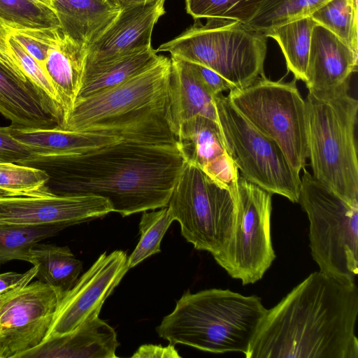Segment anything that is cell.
<instances>
[{
  "label": "cell",
  "mask_w": 358,
  "mask_h": 358,
  "mask_svg": "<svg viewBox=\"0 0 358 358\" xmlns=\"http://www.w3.org/2000/svg\"><path fill=\"white\" fill-rule=\"evenodd\" d=\"M186 161L178 145L120 139L82 154L38 157L45 190L106 199L122 217L166 206Z\"/></svg>",
  "instance_id": "obj_1"
},
{
  "label": "cell",
  "mask_w": 358,
  "mask_h": 358,
  "mask_svg": "<svg viewBox=\"0 0 358 358\" xmlns=\"http://www.w3.org/2000/svg\"><path fill=\"white\" fill-rule=\"evenodd\" d=\"M355 281L310 274L267 310L246 358H358Z\"/></svg>",
  "instance_id": "obj_2"
},
{
  "label": "cell",
  "mask_w": 358,
  "mask_h": 358,
  "mask_svg": "<svg viewBox=\"0 0 358 358\" xmlns=\"http://www.w3.org/2000/svg\"><path fill=\"white\" fill-rule=\"evenodd\" d=\"M171 59L162 56L156 64L124 83L78 99L57 127L145 143L178 145L166 119Z\"/></svg>",
  "instance_id": "obj_3"
},
{
  "label": "cell",
  "mask_w": 358,
  "mask_h": 358,
  "mask_svg": "<svg viewBox=\"0 0 358 358\" xmlns=\"http://www.w3.org/2000/svg\"><path fill=\"white\" fill-rule=\"evenodd\" d=\"M267 309L259 297L229 289L187 291L156 327L170 344L212 353L248 352Z\"/></svg>",
  "instance_id": "obj_4"
},
{
  "label": "cell",
  "mask_w": 358,
  "mask_h": 358,
  "mask_svg": "<svg viewBox=\"0 0 358 358\" xmlns=\"http://www.w3.org/2000/svg\"><path fill=\"white\" fill-rule=\"evenodd\" d=\"M348 90L309 91L305 99L308 154L317 180L358 203V101Z\"/></svg>",
  "instance_id": "obj_5"
},
{
  "label": "cell",
  "mask_w": 358,
  "mask_h": 358,
  "mask_svg": "<svg viewBox=\"0 0 358 358\" xmlns=\"http://www.w3.org/2000/svg\"><path fill=\"white\" fill-rule=\"evenodd\" d=\"M155 50L207 66L239 89L264 75L267 37L235 20L207 19Z\"/></svg>",
  "instance_id": "obj_6"
},
{
  "label": "cell",
  "mask_w": 358,
  "mask_h": 358,
  "mask_svg": "<svg viewBox=\"0 0 358 358\" xmlns=\"http://www.w3.org/2000/svg\"><path fill=\"white\" fill-rule=\"evenodd\" d=\"M298 203L308 217L311 255L320 271L355 281L358 273V203L340 196L305 169Z\"/></svg>",
  "instance_id": "obj_7"
},
{
  "label": "cell",
  "mask_w": 358,
  "mask_h": 358,
  "mask_svg": "<svg viewBox=\"0 0 358 358\" xmlns=\"http://www.w3.org/2000/svg\"><path fill=\"white\" fill-rule=\"evenodd\" d=\"M167 206L195 249L210 252L216 262L224 255L236 223L237 193L186 162Z\"/></svg>",
  "instance_id": "obj_8"
},
{
  "label": "cell",
  "mask_w": 358,
  "mask_h": 358,
  "mask_svg": "<svg viewBox=\"0 0 358 358\" xmlns=\"http://www.w3.org/2000/svg\"><path fill=\"white\" fill-rule=\"evenodd\" d=\"M262 75L243 88L229 90L232 106L259 131L274 141L297 173L308 154L306 101L296 85Z\"/></svg>",
  "instance_id": "obj_9"
},
{
  "label": "cell",
  "mask_w": 358,
  "mask_h": 358,
  "mask_svg": "<svg viewBox=\"0 0 358 358\" xmlns=\"http://www.w3.org/2000/svg\"><path fill=\"white\" fill-rule=\"evenodd\" d=\"M226 150L241 176L298 203L301 178L278 145L254 127L222 93L213 96Z\"/></svg>",
  "instance_id": "obj_10"
},
{
  "label": "cell",
  "mask_w": 358,
  "mask_h": 358,
  "mask_svg": "<svg viewBox=\"0 0 358 358\" xmlns=\"http://www.w3.org/2000/svg\"><path fill=\"white\" fill-rule=\"evenodd\" d=\"M271 195L239 175L232 238L217 263L243 285L259 280L275 258L271 237Z\"/></svg>",
  "instance_id": "obj_11"
},
{
  "label": "cell",
  "mask_w": 358,
  "mask_h": 358,
  "mask_svg": "<svg viewBox=\"0 0 358 358\" xmlns=\"http://www.w3.org/2000/svg\"><path fill=\"white\" fill-rule=\"evenodd\" d=\"M63 295L38 280L0 296V358L26 357L45 341Z\"/></svg>",
  "instance_id": "obj_12"
},
{
  "label": "cell",
  "mask_w": 358,
  "mask_h": 358,
  "mask_svg": "<svg viewBox=\"0 0 358 358\" xmlns=\"http://www.w3.org/2000/svg\"><path fill=\"white\" fill-rule=\"evenodd\" d=\"M127 260L122 250L101 254L62 297L44 343L99 317L104 301L129 269Z\"/></svg>",
  "instance_id": "obj_13"
},
{
  "label": "cell",
  "mask_w": 358,
  "mask_h": 358,
  "mask_svg": "<svg viewBox=\"0 0 358 358\" xmlns=\"http://www.w3.org/2000/svg\"><path fill=\"white\" fill-rule=\"evenodd\" d=\"M113 212L105 198L94 195L36 194L0 196V223L70 226Z\"/></svg>",
  "instance_id": "obj_14"
},
{
  "label": "cell",
  "mask_w": 358,
  "mask_h": 358,
  "mask_svg": "<svg viewBox=\"0 0 358 358\" xmlns=\"http://www.w3.org/2000/svg\"><path fill=\"white\" fill-rule=\"evenodd\" d=\"M165 0L121 5L113 22L87 48L86 63L102 62L151 47V36L165 13Z\"/></svg>",
  "instance_id": "obj_15"
},
{
  "label": "cell",
  "mask_w": 358,
  "mask_h": 358,
  "mask_svg": "<svg viewBox=\"0 0 358 358\" xmlns=\"http://www.w3.org/2000/svg\"><path fill=\"white\" fill-rule=\"evenodd\" d=\"M176 138L186 162L237 193L239 172L226 150L217 121L195 116L180 125Z\"/></svg>",
  "instance_id": "obj_16"
},
{
  "label": "cell",
  "mask_w": 358,
  "mask_h": 358,
  "mask_svg": "<svg viewBox=\"0 0 358 358\" xmlns=\"http://www.w3.org/2000/svg\"><path fill=\"white\" fill-rule=\"evenodd\" d=\"M357 64V52L325 27L315 26L306 72L305 83L309 91L349 89Z\"/></svg>",
  "instance_id": "obj_17"
},
{
  "label": "cell",
  "mask_w": 358,
  "mask_h": 358,
  "mask_svg": "<svg viewBox=\"0 0 358 358\" xmlns=\"http://www.w3.org/2000/svg\"><path fill=\"white\" fill-rule=\"evenodd\" d=\"M197 115L217 122L213 96L199 81L186 61L171 56L166 119L175 137L183 122Z\"/></svg>",
  "instance_id": "obj_18"
},
{
  "label": "cell",
  "mask_w": 358,
  "mask_h": 358,
  "mask_svg": "<svg viewBox=\"0 0 358 358\" xmlns=\"http://www.w3.org/2000/svg\"><path fill=\"white\" fill-rule=\"evenodd\" d=\"M119 345L115 329L97 317L43 343L26 357L115 358Z\"/></svg>",
  "instance_id": "obj_19"
},
{
  "label": "cell",
  "mask_w": 358,
  "mask_h": 358,
  "mask_svg": "<svg viewBox=\"0 0 358 358\" xmlns=\"http://www.w3.org/2000/svg\"><path fill=\"white\" fill-rule=\"evenodd\" d=\"M62 32L88 48L113 22L121 5L113 0H52Z\"/></svg>",
  "instance_id": "obj_20"
},
{
  "label": "cell",
  "mask_w": 358,
  "mask_h": 358,
  "mask_svg": "<svg viewBox=\"0 0 358 358\" xmlns=\"http://www.w3.org/2000/svg\"><path fill=\"white\" fill-rule=\"evenodd\" d=\"M87 55V48L62 32L48 52L44 69L57 93L63 113L62 122L78 97Z\"/></svg>",
  "instance_id": "obj_21"
},
{
  "label": "cell",
  "mask_w": 358,
  "mask_h": 358,
  "mask_svg": "<svg viewBox=\"0 0 358 358\" xmlns=\"http://www.w3.org/2000/svg\"><path fill=\"white\" fill-rule=\"evenodd\" d=\"M0 113L15 128L47 129L57 125L32 85L18 80L1 65Z\"/></svg>",
  "instance_id": "obj_22"
},
{
  "label": "cell",
  "mask_w": 358,
  "mask_h": 358,
  "mask_svg": "<svg viewBox=\"0 0 358 358\" xmlns=\"http://www.w3.org/2000/svg\"><path fill=\"white\" fill-rule=\"evenodd\" d=\"M12 136L30 147L38 157L82 154L123 139L117 136L75 131L57 127L47 129H20L11 127Z\"/></svg>",
  "instance_id": "obj_23"
},
{
  "label": "cell",
  "mask_w": 358,
  "mask_h": 358,
  "mask_svg": "<svg viewBox=\"0 0 358 358\" xmlns=\"http://www.w3.org/2000/svg\"><path fill=\"white\" fill-rule=\"evenodd\" d=\"M162 57L150 47L111 59L85 63L78 99L91 96L121 84L156 64Z\"/></svg>",
  "instance_id": "obj_24"
},
{
  "label": "cell",
  "mask_w": 358,
  "mask_h": 358,
  "mask_svg": "<svg viewBox=\"0 0 358 358\" xmlns=\"http://www.w3.org/2000/svg\"><path fill=\"white\" fill-rule=\"evenodd\" d=\"M28 262L37 268L36 278L64 296L75 285L83 263L67 246L37 243L30 250Z\"/></svg>",
  "instance_id": "obj_25"
},
{
  "label": "cell",
  "mask_w": 358,
  "mask_h": 358,
  "mask_svg": "<svg viewBox=\"0 0 358 358\" xmlns=\"http://www.w3.org/2000/svg\"><path fill=\"white\" fill-rule=\"evenodd\" d=\"M317 23L310 17H301L268 29L262 33L273 38L285 57L287 69L296 80L305 83L313 28Z\"/></svg>",
  "instance_id": "obj_26"
},
{
  "label": "cell",
  "mask_w": 358,
  "mask_h": 358,
  "mask_svg": "<svg viewBox=\"0 0 358 358\" xmlns=\"http://www.w3.org/2000/svg\"><path fill=\"white\" fill-rule=\"evenodd\" d=\"M64 229L57 224L0 223V265L12 260L28 262L33 246Z\"/></svg>",
  "instance_id": "obj_27"
},
{
  "label": "cell",
  "mask_w": 358,
  "mask_h": 358,
  "mask_svg": "<svg viewBox=\"0 0 358 358\" xmlns=\"http://www.w3.org/2000/svg\"><path fill=\"white\" fill-rule=\"evenodd\" d=\"M310 17L358 53V5L352 0H329Z\"/></svg>",
  "instance_id": "obj_28"
},
{
  "label": "cell",
  "mask_w": 358,
  "mask_h": 358,
  "mask_svg": "<svg viewBox=\"0 0 358 358\" xmlns=\"http://www.w3.org/2000/svg\"><path fill=\"white\" fill-rule=\"evenodd\" d=\"M329 0H265L259 10L248 23L251 28L263 32L291 21L310 16ZM358 4V0H352Z\"/></svg>",
  "instance_id": "obj_29"
},
{
  "label": "cell",
  "mask_w": 358,
  "mask_h": 358,
  "mask_svg": "<svg viewBox=\"0 0 358 358\" xmlns=\"http://www.w3.org/2000/svg\"><path fill=\"white\" fill-rule=\"evenodd\" d=\"M0 22L13 29L59 27L55 11L33 0H0Z\"/></svg>",
  "instance_id": "obj_30"
},
{
  "label": "cell",
  "mask_w": 358,
  "mask_h": 358,
  "mask_svg": "<svg viewBox=\"0 0 358 358\" xmlns=\"http://www.w3.org/2000/svg\"><path fill=\"white\" fill-rule=\"evenodd\" d=\"M186 11L195 20L224 19L244 24L253 19L265 0H185Z\"/></svg>",
  "instance_id": "obj_31"
},
{
  "label": "cell",
  "mask_w": 358,
  "mask_h": 358,
  "mask_svg": "<svg viewBox=\"0 0 358 358\" xmlns=\"http://www.w3.org/2000/svg\"><path fill=\"white\" fill-rule=\"evenodd\" d=\"M8 43L12 53L17 60L29 83L57 122V127L63 120V113L56 90L45 69L10 35Z\"/></svg>",
  "instance_id": "obj_32"
},
{
  "label": "cell",
  "mask_w": 358,
  "mask_h": 358,
  "mask_svg": "<svg viewBox=\"0 0 358 358\" xmlns=\"http://www.w3.org/2000/svg\"><path fill=\"white\" fill-rule=\"evenodd\" d=\"M48 173L39 168L11 162L0 163V196L36 194L44 192Z\"/></svg>",
  "instance_id": "obj_33"
},
{
  "label": "cell",
  "mask_w": 358,
  "mask_h": 358,
  "mask_svg": "<svg viewBox=\"0 0 358 358\" xmlns=\"http://www.w3.org/2000/svg\"><path fill=\"white\" fill-rule=\"evenodd\" d=\"M173 221L167 206L159 210L143 212L139 222L140 239L127 260L129 268L161 251V241Z\"/></svg>",
  "instance_id": "obj_34"
},
{
  "label": "cell",
  "mask_w": 358,
  "mask_h": 358,
  "mask_svg": "<svg viewBox=\"0 0 358 358\" xmlns=\"http://www.w3.org/2000/svg\"><path fill=\"white\" fill-rule=\"evenodd\" d=\"M61 34L60 27L37 29L10 27V36L43 68L50 49L59 39Z\"/></svg>",
  "instance_id": "obj_35"
},
{
  "label": "cell",
  "mask_w": 358,
  "mask_h": 358,
  "mask_svg": "<svg viewBox=\"0 0 358 358\" xmlns=\"http://www.w3.org/2000/svg\"><path fill=\"white\" fill-rule=\"evenodd\" d=\"M37 157V155L30 147L12 136L11 126L0 127V163L27 164Z\"/></svg>",
  "instance_id": "obj_36"
},
{
  "label": "cell",
  "mask_w": 358,
  "mask_h": 358,
  "mask_svg": "<svg viewBox=\"0 0 358 358\" xmlns=\"http://www.w3.org/2000/svg\"><path fill=\"white\" fill-rule=\"evenodd\" d=\"M186 62L199 81L213 96L223 91L234 89L229 82L211 69L197 63Z\"/></svg>",
  "instance_id": "obj_37"
},
{
  "label": "cell",
  "mask_w": 358,
  "mask_h": 358,
  "mask_svg": "<svg viewBox=\"0 0 358 358\" xmlns=\"http://www.w3.org/2000/svg\"><path fill=\"white\" fill-rule=\"evenodd\" d=\"M10 27L0 22V65L20 81L29 83L8 43Z\"/></svg>",
  "instance_id": "obj_38"
},
{
  "label": "cell",
  "mask_w": 358,
  "mask_h": 358,
  "mask_svg": "<svg viewBox=\"0 0 358 358\" xmlns=\"http://www.w3.org/2000/svg\"><path fill=\"white\" fill-rule=\"evenodd\" d=\"M37 273V268L33 266L24 273L8 271L0 273V296L16 287L29 284Z\"/></svg>",
  "instance_id": "obj_39"
},
{
  "label": "cell",
  "mask_w": 358,
  "mask_h": 358,
  "mask_svg": "<svg viewBox=\"0 0 358 358\" xmlns=\"http://www.w3.org/2000/svg\"><path fill=\"white\" fill-rule=\"evenodd\" d=\"M131 357L179 358L180 356L178 355L177 350L174 348V345L169 343L167 346L153 344L143 345L138 348Z\"/></svg>",
  "instance_id": "obj_40"
},
{
  "label": "cell",
  "mask_w": 358,
  "mask_h": 358,
  "mask_svg": "<svg viewBox=\"0 0 358 358\" xmlns=\"http://www.w3.org/2000/svg\"><path fill=\"white\" fill-rule=\"evenodd\" d=\"M37 3L46 6L53 10L52 0H33Z\"/></svg>",
  "instance_id": "obj_41"
},
{
  "label": "cell",
  "mask_w": 358,
  "mask_h": 358,
  "mask_svg": "<svg viewBox=\"0 0 358 358\" xmlns=\"http://www.w3.org/2000/svg\"><path fill=\"white\" fill-rule=\"evenodd\" d=\"M158 1V0H120L119 3L120 5H123V4L129 3L144 2V1Z\"/></svg>",
  "instance_id": "obj_42"
},
{
  "label": "cell",
  "mask_w": 358,
  "mask_h": 358,
  "mask_svg": "<svg viewBox=\"0 0 358 358\" xmlns=\"http://www.w3.org/2000/svg\"><path fill=\"white\" fill-rule=\"evenodd\" d=\"M113 1H117V2H118V3H119V1H120V0H113Z\"/></svg>",
  "instance_id": "obj_43"
}]
</instances>
